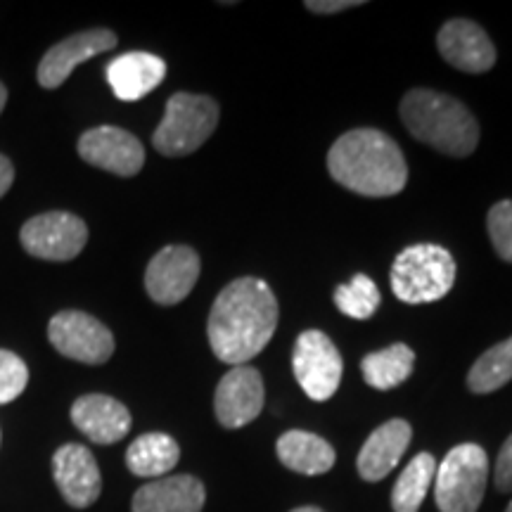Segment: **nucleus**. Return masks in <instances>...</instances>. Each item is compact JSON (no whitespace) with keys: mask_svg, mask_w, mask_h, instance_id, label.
<instances>
[{"mask_svg":"<svg viewBox=\"0 0 512 512\" xmlns=\"http://www.w3.org/2000/svg\"><path fill=\"white\" fill-rule=\"evenodd\" d=\"M72 422L93 444H117L131 430V413L124 403L105 394H86L74 401Z\"/></svg>","mask_w":512,"mask_h":512,"instance_id":"obj_16","label":"nucleus"},{"mask_svg":"<svg viewBox=\"0 0 512 512\" xmlns=\"http://www.w3.org/2000/svg\"><path fill=\"white\" fill-rule=\"evenodd\" d=\"M361 0H309L306 10L316 12V15H335V12L361 8Z\"/></svg>","mask_w":512,"mask_h":512,"instance_id":"obj_29","label":"nucleus"},{"mask_svg":"<svg viewBox=\"0 0 512 512\" xmlns=\"http://www.w3.org/2000/svg\"><path fill=\"white\" fill-rule=\"evenodd\" d=\"M413 430L406 420H389L370 434L358 453V475L366 482H380L399 465V460L411 444Z\"/></svg>","mask_w":512,"mask_h":512,"instance_id":"obj_18","label":"nucleus"},{"mask_svg":"<svg viewBox=\"0 0 512 512\" xmlns=\"http://www.w3.org/2000/svg\"><path fill=\"white\" fill-rule=\"evenodd\" d=\"M389 283L406 304H432L444 299L456 283V261L439 245H413L396 256Z\"/></svg>","mask_w":512,"mask_h":512,"instance_id":"obj_4","label":"nucleus"},{"mask_svg":"<svg viewBox=\"0 0 512 512\" xmlns=\"http://www.w3.org/2000/svg\"><path fill=\"white\" fill-rule=\"evenodd\" d=\"M512 380V337L484 351L467 373V387L475 394H491Z\"/></svg>","mask_w":512,"mask_h":512,"instance_id":"obj_24","label":"nucleus"},{"mask_svg":"<svg viewBox=\"0 0 512 512\" xmlns=\"http://www.w3.org/2000/svg\"><path fill=\"white\" fill-rule=\"evenodd\" d=\"M12 181H15V166L8 157L0 155V197L12 188Z\"/></svg>","mask_w":512,"mask_h":512,"instance_id":"obj_30","label":"nucleus"},{"mask_svg":"<svg viewBox=\"0 0 512 512\" xmlns=\"http://www.w3.org/2000/svg\"><path fill=\"white\" fill-rule=\"evenodd\" d=\"M494 479H496V486L498 491H503V494H510L512 491V434L505 441L501 453H498V460H496V467H494Z\"/></svg>","mask_w":512,"mask_h":512,"instance_id":"obj_28","label":"nucleus"},{"mask_svg":"<svg viewBox=\"0 0 512 512\" xmlns=\"http://www.w3.org/2000/svg\"><path fill=\"white\" fill-rule=\"evenodd\" d=\"M275 451H278L280 463H283L287 470L309 477L330 472L337 460L335 448H332L328 441L320 439L318 434L304 430L285 432L283 437L278 439Z\"/></svg>","mask_w":512,"mask_h":512,"instance_id":"obj_20","label":"nucleus"},{"mask_svg":"<svg viewBox=\"0 0 512 512\" xmlns=\"http://www.w3.org/2000/svg\"><path fill=\"white\" fill-rule=\"evenodd\" d=\"M292 512H323L320 508H311V505H306V508H297V510H292Z\"/></svg>","mask_w":512,"mask_h":512,"instance_id":"obj_32","label":"nucleus"},{"mask_svg":"<svg viewBox=\"0 0 512 512\" xmlns=\"http://www.w3.org/2000/svg\"><path fill=\"white\" fill-rule=\"evenodd\" d=\"M79 155L95 169L131 178L145 164V147L133 133L119 126H98L79 138Z\"/></svg>","mask_w":512,"mask_h":512,"instance_id":"obj_11","label":"nucleus"},{"mask_svg":"<svg viewBox=\"0 0 512 512\" xmlns=\"http://www.w3.org/2000/svg\"><path fill=\"white\" fill-rule=\"evenodd\" d=\"M437 48L451 67L467 74H484L496 64V48L479 24L451 19L439 29Z\"/></svg>","mask_w":512,"mask_h":512,"instance_id":"obj_15","label":"nucleus"},{"mask_svg":"<svg viewBox=\"0 0 512 512\" xmlns=\"http://www.w3.org/2000/svg\"><path fill=\"white\" fill-rule=\"evenodd\" d=\"M489 458L477 444H460L446 453L434 475V498L441 512H477L482 505Z\"/></svg>","mask_w":512,"mask_h":512,"instance_id":"obj_6","label":"nucleus"},{"mask_svg":"<svg viewBox=\"0 0 512 512\" xmlns=\"http://www.w3.org/2000/svg\"><path fill=\"white\" fill-rule=\"evenodd\" d=\"M401 119L420 143L448 157H467L479 145V124L463 102L446 93L415 88L401 100Z\"/></svg>","mask_w":512,"mask_h":512,"instance_id":"obj_3","label":"nucleus"},{"mask_svg":"<svg viewBox=\"0 0 512 512\" xmlns=\"http://www.w3.org/2000/svg\"><path fill=\"white\" fill-rule=\"evenodd\" d=\"M264 377L252 366H235L221 377L214 396L216 418L226 430H240L264 411Z\"/></svg>","mask_w":512,"mask_h":512,"instance_id":"obj_12","label":"nucleus"},{"mask_svg":"<svg viewBox=\"0 0 512 512\" xmlns=\"http://www.w3.org/2000/svg\"><path fill=\"white\" fill-rule=\"evenodd\" d=\"M292 368L299 387L313 401H328L342 382V354L332 339L320 330H306L297 337L292 351Z\"/></svg>","mask_w":512,"mask_h":512,"instance_id":"obj_7","label":"nucleus"},{"mask_svg":"<svg viewBox=\"0 0 512 512\" xmlns=\"http://www.w3.org/2000/svg\"><path fill=\"white\" fill-rule=\"evenodd\" d=\"M486 228H489V238L496 254L512 264V200H503L491 207Z\"/></svg>","mask_w":512,"mask_h":512,"instance_id":"obj_27","label":"nucleus"},{"mask_svg":"<svg viewBox=\"0 0 512 512\" xmlns=\"http://www.w3.org/2000/svg\"><path fill=\"white\" fill-rule=\"evenodd\" d=\"M380 290L368 275L358 273L354 275L349 285H339L335 290V304L344 316L356 318V320H368L375 316V311L380 309Z\"/></svg>","mask_w":512,"mask_h":512,"instance_id":"obj_25","label":"nucleus"},{"mask_svg":"<svg viewBox=\"0 0 512 512\" xmlns=\"http://www.w3.org/2000/svg\"><path fill=\"white\" fill-rule=\"evenodd\" d=\"M48 339L62 356L86 366H100L114 354V335L110 328L83 311L55 313L48 323Z\"/></svg>","mask_w":512,"mask_h":512,"instance_id":"obj_8","label":"nucleus"},{"mask_svg":"<svg viewBox=\"0 0 512 512\" xmlns=\"http://www.w3.org/2000/svg\"><path fill=\"white\" fill-rule=\"evenodd\" d=\"M29 382L27 363L12 351L0 349V406L22 396Z\"/></svg>","mask_w":512,"mask_h":512,"instance_id":"obj_26","label":"nucleus"},{"mask_svg":"<svg viewBox=\"0 0 512 512\" xmlns=\"http://www.w3.org/2000/svg\"><path fill=\"white\" fill-rule=\"evenodd\" d=\"M117 46V36L110 29H88L81 34H74L64 41L57 43L43 55V60L38 62L36 79L43 88H60L64 81L69 79V74L83 62H88L91 57L107 53Z\"/></svg>","mask_w":512,"mask_h":512,"instance_id":"obj_13","label":"nucleus"},{"mask_svg":"<svg viewBox=\"0 0 512 512\" xmlns=\"http://www.w3.org/2000/svg\"><path fill=\"white\" fill-rule=\"evenodd\" d=\"M200 278V256L185 245H169L152 256L145 271V290L152 302L174 306L183 302Z\"/></svg>","mask_w":512,"mask_h":512,"instance_id":"obj_10","label":"nucleus"},{"mask_svg":"<svg viewBox=\"0 0 512 512\" xmlns=\"http://www.w3.org/2000/svg\"><path fill=\"white\" fill-rule=\"evenodd\" d=\"M178 458H181V448L174 437L164 432H147L133 441L126 451L128 470L136 477L147 479H162L169 475Z\"/></svg>","mask_w":512,"mask_h":512,"instance_id":"obj_21","label":"nucleus"},{"mask_svg":"<svg viewBox=\"0 0 512 512\" xmlns=\"http://www.w3.org/2000/svg\"><path fill=\"white\" fill-rule=\"evenodd\" d=\"M53 477L62 498L72 508H88L100 498V467L86 446L64 444L57 448L53 456Z\"/></svg>","mask_w":512,"mask_h":512,"instance_id":"obj_14","label":"nucleus"},{"mask_svg":"<svg viewBox=\"0 0 512 512\" xmlns=\"http://www.w3.org/2000/svg\"><path fill=\"white\" fill-rule=\"evenodd\" d=\"M5 102H8V91H5V86L0 83V114L5 110Z\"/></svg>","mask_w":512,"mask_h":512,"instance_id":"obj_31","label":"nucleus"},{"mask_svg":"<svg viewBox=\"0 0 512 512\" xmlns=\"http://www.w3.org/2000/svg\"><path fill=\"white\" fill-rule=\"evenodd\" d=\"M278 328V302L264 280L238 278L211 306L207 337L216 358L228 366H247L266 349Z\"/></svg>","mask_w":512,"mask_h":512,"instance_id":"obj_1","label":"nucleus"},{"mask_svg":"<svg viewBox=\"0 0 512 512\" xmlns=\"http://www.w3.org/2000/svg\"><path fill=\"white\" fill-rule=\"evenodd\" d=\"M19 240L36 259L72 261L86 247L88 228L79 216L67 211H48L24 223Z\"/></svg>","mask_w":512,"mask_h":512,"instance_id":"obj_9","label":"nucleus"},{"mask_svg":"<svg viewBox=\"0 0 512 512\" xmlns=\"http://www.w3.org/2000/svg\"><path fill=\"white\" fill-rule=\"evenodd\" d=\"M166 76L162 57L152 53H126L107 64V81L121 102H136L152 93Z\"/></svg>","mask_w":512,"mask_h":512,"instance_id":"obj_19","label":"nucleus"},{"mask_svg":"<svg viewBox=\"0 0 512 512\" xmlns=\"http://www.w3.org/2000/svg\"><path fill=\"white\" fill-rule=\"evenodd\" d=\"M434 475H437V460L432 453H418L396 479L392 491L394 512H418L434 484Z\"/></svg>","mask_w":512,"mask_h":512,"instance_id":"obj_23","label":"nucleus"},{"mask_svg":"<svg viewBox=\"0 0 512 512\" xmlns=\"http://www.w3.org/2000/svg\"><path fill=\"white\" fill-rule=\"evenodd\" d=\"M335 181L363 197H392L406 188L408 166L401 147L377 128H354L328 152Z\"/></svg>","mask_w":512,"mask_h":512,"instance_id":"obj_2","label":"nucleus"},{"mask_svg":"<svg viewBox=\"0 0 512 512\" xmlns=\"http://www.w3.org/2000/svg\"><path fill=\"white\" fill-rule=\"evenodd\" d=\"M204 484L197 477L174 475L140 486L133 496V512H202Z\"/></svg>","mask_w":512,"mask_h":512,"instance_id":"obj_17","label":"nucleus"},{"mask_svg":"<svg viewBox=\"0 0 512 512\" xmlns=\"http://www.w3.org/2000/svg\"><path fill=\"white\" fill-rule=\"evenodd\" d=\"M219 124V105L207 95L176 93L166 102L152 145L164 157H185L207 143Z\"/></svg>","mask_w":512,"mask_h":512,"instance_id":"obj_5","label":"nucleus"},{"mask_svg":"<svg viewBox=\"0 0 512 512\" xmlns=\"http://www.w3.org/2000/svg\"><path fill=\"white\" fill-rule=\"evenodd\" d=\"M415 366V354L406 344H392V347L373 351L361 361V373L366 384L380 392L399 387L411 377Z\"/></svg>","mask_w":512,"mask_h":512,"instance_id":"obj_22","label":"nucleus"},{"mask_svg":"<svg viewBox=\"0 0 512 512\" xmlns=\"http://www.w3.org/2000/svg\"><path fill=\"white\" fill-rule=\"evenodd\" d=\"M505 512H512V503H510V505H508V510H505Z\"/></svg>","mask_w":512,"mask_h":512,"instance_id":"obj_33","label":"nucleus"}]
</instances>
